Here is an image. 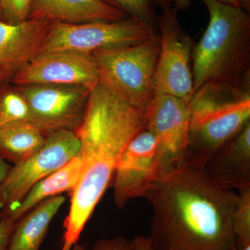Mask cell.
Listing matches in <instances>:
<instances>
[{
    "label": "cell",
    "mask_w": 250,
    "mask_h": 250,
    "mask_svg": "<svg viewBox=\"0 0 250 250\" xmlns=\"http://www.w3.org/2000/svg\"><path fill=\"white\" fill-rule=\"evenodd\" d=\"M33 0H0L3 22L18 24L27 21Z\"/></svg>",
    "instance_id": "obj_22"
},
{
    "label": "cell",
    "mask_w": 250,
    "mask_h": 250,
    "mask_svg": "<svg viewBox=\"0 0 250 250\" xmlns=\"http://www.w3.org/2000/svg\"><path fill=\"white\" fill-rule=\"evenodd\" d=\"M162 10L156 21L160 50L154 72L155 93L189 100L193 88V41L179 24L177 11L170 6Z\"/></svg>",
    "instance_id": "obj_7"
},
{
    "label": "cell",
    "mask_w": 250,
    "mask_h": 250,
    "mask_svg": "<svg viewBox=\"0 0 250 250\" xmlns=\"http://www.w3.org/2000/svg\"><path fill=\"white\" fill-rule=\"evenodd\" d=\"M188 101L190 140L185 166L202 171L212 156L250 123V90L209 82Z\"/></svg>",
    "instance_id": "obj_4"
},
{
    "label": "cell",
    "mask_w": 250,
    "mask_h": 250,
    "mask_svg": "<svg viewBox=\"0 0 250 250\" xmlns=\"http://www.w3.org/2000/svg\"><path fill=\"white\" fill-rule=\"evenodd\" d=\"M170 6L176 11L187 9L190 4V0H167Z\"/></svg>",
    "instance_id": "obj_26"
},
{
    "label": "cell",
    "mask_w": 250,
    "mask_h": 250,
    "mask_svg": "<svg viewBox=\"0 0 250 250\" xmlns=\"http://www.w3.org/2000/svg\"><path fill=\"white\" fill-rule=\"evenodd\" d=\"M146 108L131 106L98 83L91 88L84 118L75 131L82 174L70 194L64 236L80 238L95 207L111 185L120 157L130 141L146 129Z\"/></svg>",
    "instance_id": "obj_2"
},
{
    "label": "cell",
    "mask_w": 250,
    "mask_h": 250,
    "mask_svg": "<svg viewBox=\"0 0 250 250\" xmlns=\"http://www.w3.org/2000/svg\"><path fill=\"white\" fill-rule=\"evenodd\" d=\"M15 223L11 220H0V250H6Z\"/></svg>",
    "instance_id": "obj_24"
},
{
    "label": "cell",
    "mask_w": 250,
    "mask_h": 250,
    "mask_svg": "<svg viewBox=\"0 0 250 250\" xmlns=\"http://www.w3.org/2000/svg\"><path fill=\"white\" fill-rule=\"evenodd\" d=\"M82 167L83 161L78 154L65 165L39 181L18 204L0 210V220L18 221L47 199L62 195V192L71 193L80 178Z\"/></svg>",
    "instance_id": "obj_16"
},
{
    "label": "cell",
    "mask_w": 250,
    "mask_h": 250,
    "mask_svg": "<svg viewBox=\"0 0 250 250\" xmlns=\"http://www.w3.org/2000/svg\"><path fill=\"white\" fill-rule=\"evenodd\" d=\"M3 82H4V75H3L2 72L0 70V84L3 83Z\"/></svg>",
    "instance_id": "obj_31"
},
{
    "label": "cell",
    "mask_w": 250,
    "mask_h": 250,
    "mask_svg": "<svg viewBox=\"0 0 250 250\" xmlns=\"http://www.w3.org/2000/svg\"><path fill=\"white\" fill-rule=\"evenodd\" d=\"M190 124L188 100L155 93L146 109V129L155 138L164 172L185 166Z\"/></svg>",
    "instance_id": "obj_10"
},
{
    "label": "cell",
    "mask_w": 250,
    "mask_h": 250,
    "mask_svg": "<svg viewBox=\"0 0 250 250\" xmlns=\"http://www.w3.org/2000/svg\"><path fill=\"white\" fill-rule=\"evenodd\" d=\"M157 34L154 28L131 17L113 22H52L41 53L70 50L92 54L99 49L141 43Z\"/></svg>",
    "instance_id": "obj_6"
},
{
    "label": "cell",
    "mask_w": 250,
    "mask_h": 250,
    "mask_svg": "<svg viewBox=\"0 0 250 250\" xmlns=\"http://www.w3.org/2000/svg\"><path fill=\"white\" fill-rule=\"evenodd\" d=\"M27 100L19 87L11 82L0 84V126L21 121H29Z\"/></svg>",
    "instance_id": "obj_19"
},
{
    "label": "cell",
    "mask_w": 250,
    "mask_h": 250,
    "mask_svg": "<svg viewBox=\"0 0 250 250\" xmlns=\"http://www.w3.org/2000/svg\"><path fill=\"white\" fill-rule=\"evenodd\" d=\"M201 1L208 10L209 22L192 49V95L209 82L250 90L249 15L241 7L215 0Z\"/></svg>",
    "instance_id": "obj_3"
},
{
    "label": "cell",
    "mask_w": 250,
    "mask_h": 250,
    "mask_svg": "<svg viewBox=\"0 0 250 250\" xmlns=\"http://www.w3.org/2000/svg\"><path fill=\"white\" fill-rule=\"evenodd\" d=\"M128 17L104 0H33L28 19L75 24L113 22Z\"/></svg>",
    "instance_id": "obj_15"
},
{
    "label": "cell",
    "mask_w": 250,
    "mask_h": 250,
    "mask_svg": "<svg viewBox=\"0 0 250 250\" xmlns=\"http://www.w3.org/2000/svg\"><path fill=\"white\" fill-rule=\"evenodd\" d=\"M160 39L127 47L99 49L92 53L98 83L131 106L146 108L155 95L154 77Z\"/></svg>",
    "instance_id": "obj_5"
},
{
    "label": "cell",
    "mask_w": 250,
    "mask_h": 250,
    "mask_svg": "<svg viewBox=\"0 0 250 250\" xmlns=\"http://www.w3.org/2000/svg\"><path fill=\"white\" fill-rule=\"evenodd\" d=\"M233 250H250V246L246 247V248H243V249H237L236 248H235Z\"/></svg>",
    "instance_id": "obj_32"
},
{
    "label": "cell",
    "mask_w": 250,
    "mask_h": 250,
    "mask_svg": "<svg viewBox=\"0 0 250 250\" xmlns=\"http://www.w3.org/2000/svg\"><path fill=\"white\" fill-rule=\"evenodd\" d=\"M11 164L0 157V184L4 179L5 176L11 167Z\"/></svg>",
    "instance_id": "obj_27"
},
{
    "label": "cell",
    "mask_w": 250,
    "mask_h": 250,
    "mask_svg": "<svg viewBox=\"0 0 250 250\" xmlns=\"http://www.w3.org/2000/svg\"><path fill=\"white\" fill-rule=\"evenodd\" d=\"M10 82L18 86L63 84L92 88L98 83V74L92 54L54 51L36 56Z\"/></svg>",
    "instance_id": "obj_12"
},
{
    "label": "cell",
    "mask_w": 250,
    "mask_h": 250,
    "mask_svg": "<svg viewBox=\"0 0 250 250\" xmlns=\"http://www.w3.org/2000/svg\"><path fill=\"white\" fill-rule=\"evenodd\" d=\"M18 87L29 106V121L46 136L61 131L75 132L82 125L91 88L63 84Z\"/></svg>",
    "instance_id": "obj_9"
},
{
    "label": "cell",
    "mask_w": 250,
    "mask_h": 250,
    "mask_svg": "<svg viewBox=\"0 0 250 250\" xmlns=\"http://www.w3.org/2000/svg\"><path fill=\"white\" fill-rule=\"evenodd\" d=\"M241 7L246 11H249L250 7V0H240Z\"/></svg>",
    "instance_id": "obj_29"
},
{
    "label": "cell",
    "mask_w": 250,
    "mask_h": 250,
    "mask_svg": "<svg viewBox=\"0 0 250 250\" xmlns=\"http://www.w3.org/2000/svg\"><path fill=\"white\" fill-rule=\"evenodd\" d=\"M65 197L60 195L47 199L15 223L6 250H40L49 225Z\"/></svg>",
    "instance_id": "obj_17"
},
{
    "label": "cell",
    "mask_w": 250,
    "mask_h": 250,
    "mask_svg": "<svg viewBox=\"0 0 250 250\" xmlns=\"http://www.w3.org/2000/svg\"><path fill=\"white\" fill-rule=\"evenodd\" d=\"M108 4L123 11L129 17L135 18L157 30L156 9L168 7L167 0H104ZM171 7V6H170Z\"/></svg>",
    "instance_id": "obj_20"
},
{
    "label": "cell",
    "mask_w": 250,
    "mask_h": 250,
    "mask_svg": "<svg viewBox=\"0 0 250 250\" xmlns=\"http://www.w3.org/2000/svg\"><path fill=\"white\" fill-rule=\"evenodd\" d=\"M238 190V200L233 213V231L237 249H243L250 246V185Z\"/></svg>",
    "instance_id": "obj_21"
},
{
    "label": "cell",
    "mask_w": 250,
    "mask_h": 250,
    "mask_svg": "<svg viewBox=\"0 0 250 250\" xmlns=\"http://www.w3.org/2000/svg\"><path fill=\"white\" fill-rule=\"evenodd\" d=\"M219 2L223 3V4L230 5V6H238L241 7L240 4V0H215Z\"/></svg>",
    "instance_id": "obj_28"
},
{
    "label": "cell",
    "mask_w": 250,
    "mask_h": 250,
    "mask_svg": "<svg viewBox=\"0 0 250 250\" xmlns=\"http://www.w3.org/2000/svg\"><path fill=\"white\" fill-rule=\"evenodd\" d=\"M143 198L152 208V250H233L236 240L233 190L210 182L201 170L184 166L163 172Z\"/></svg>",
    "instance_id": "obj_1"
},
{
    "label": "cell",
    "mask_w": 250,
    "mask_h": 250,
    "mask_svg": "<svg viewBox=\"0 0 250 250\" xmlns=\"http://www.w3.org/2000/svg\"><path fill=\"white\" fill-rule=\"evenodd\" d=\"M202 172L224 188L239 190L250 185V123L212 156Z\"/></svg>",
    "instance_id": "obj_14"
},
{
    "label": "cell",
    "mask_w": 250,
    "mask_h": 250,
    "mask_svg": "<svg viewBox=\"0 0 250 250\" xmlns=\"http://www.w3.org/2000/svg\"><path fill=\"white\" fill-rule=\"evenodd\" d=\"M163 172L155 138L143 130L130 141L117 164L111 184L115 205L123 208L130 200L143 197Z\"/></svg>",
    "instance_id": "obj_11"
},
{
    "label": "cell",
    "mask_w": 250,
    "mask_h": 250,
    "mask_svg": "<svg viewBox=\"0 0 250 250\" xmlns=\"http://www.w3.org/2000/svg\"><path fill=\"white\" fill-rule=\"evenodd\" d=\"M80 147L74 131H61L47 136L37 152L11 166L0 184V210L18 204L39 181L75 157Z\"/></svg>",
    "instance_id": "obj_8"
},
{
    "label": "cell",
    "mask_w": 250,
    "mask_h": 250,
    "mask_svg": "<svg viewBox=\"0 0 250 250\" xmlns=\"http://www.w3.org/2000/svg\"><path fill=\"white\" fill-rule=\"evenodd\" d=\"M167 3H168V2H167ZM169 6H170V5H169Z\"/></svg>",
    "instance_id": "obj_34"
},
{
    "label": "cell",
    "mask_w": 250,
    "mask_h": 250,
    "mask_svg": "<svg viewBox=\"0 0 250 250\" xmlns=\"http://www.w3.org/2000/svg\"><path fill=\"white\" fill-rule=\"evenodd\" d=\"M134 239L129 240L123 236L112 238H101L94 245L92 250H135Z\"/></svg>",
    "instance_id": "obj_23"
},
{
    "label": "cell",
    "mask_w": 250,
    "mask_h": 250,
    "mask_svg": "<svg viewBox=\"0 0 250 250\" xmlns=\"http://www.w3.org/2000/svg\"><path fill=\"white\" fill-rule=\"evenodd\" d=\"M0 21H2V14H1V6H0Z\"/></svg>",
    "instance_id": "obj_33"
},
{
    "label": "cell",
    "mask_w": 250,
    "mask_h": 250,
    "mask_svg": "<svg viewBox=\"0 0 250 250\" xmlns=\"http://www.w3.org/2000/svg\"><path fill=\"white\" fill-rule=\"evenodd\" d=\"M47 136L29 121L13 122L0 126V157L18 164L37 152Z\"/></svg>",
    "instance_id": "obj_18"
},
{
    "label": "cell",
    "mask_w": 250,
    "mask_h": 250,
    "mask_svg": "<svg viewBox=\"0 0 250 250\" xmlns=\"http://www.w3.org/2000/svg\"><path fill=\"white\" fill-rule=\"evenodd\" d=\"M52 22L27 19L18 24L0 21V70L4 82L16 75L42 52Z\"/></svg>",
    "instance_id": "obj_13"
},
{
    "label": "cell",
    "mask_w": 250,
    "mask_h": 250,
    "mask_svg": "<svg viewBox=\"0 0 250 250\" xmlns=\"http://www.w3.org/2000/svg\"><path fill=\"white\" fill-rule=\"evenodd\" d=\"M134 241L136 245L135 250H152L148 236L139 235L134 238Z\"/></svg>",
    "instance_id": "obj_25"
},
{
    "label": "cell",
    "mask_w": 250,
    "mask_h": 250,
    "mask_svg": "<svg viewBox=\"0 0 250 250\" xmlns=\"http://www.w3.org/2000/svg\"><path fill=\"white\" fill-rule=\"evenodd\" d=\"M85 248L84 246H81L80 244H79V243H77L73 246L72 250H84Z\"/></svg>",
    "instance_id": "obj_30"
}]
</instances>
